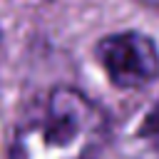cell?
<instances>
[{
  "label": "cell",
  "instance_id": "277c9868",
  "mask_svg": "<svg viewBox=\"0 0 159 159\" xmlns=\"http://www.w3.org/2000/svg\"><path fill=\"white\" fill-rule=\"evenodd\" d=\"M147 2H152V5H159V0H147Z\"/></svg>",
  "mask_w": 159,
  "mask_h": 159
},
{
  "label": "cell",
  "instance_id": "6da1fadb",
  "mask_svg": "<svg viewBox=\"0 0 159 159\" xmlns=\"http://www.w3.org/2000/svg\"><path fill=\"white\" fill-rule=\"evenodd\" d=\"M107 132L99 104L75 87H55L20 117L10 159H94Z\"/></svg>",
  "mask_w": 159,
  "mask_h": 159
},
{
  "label": "cell",
  "instance_id": "3957f363",
  "mask_svg": "<svg viewBox=\"0 0 159 159\" xmlns=\"http://www.w3.org/2000/svg\"><path fill=\"white\" fill-rule=\"evenodd\" d=\"M124 159H159V97L122 134Z\"/></svg>",
  "mask_w": 159,
  "mask_h": 159
},
{
  "label": "cell",
  "instance_id": "7a4b0ae2",
  "mask_svg": "<svg viewBox=\"0 0 159 159\" xmlns=\"http://www.w3.org/2000/svg\"><path fill=\"white\" fill-rule=\"evenodd\" d=\"M97 60L112 84L139 89L159 75V50L142 32H114L99 40Z\"/></svg>",
  "mask_w": 159,
  "mask_h": 159
}]
</instances>
